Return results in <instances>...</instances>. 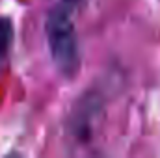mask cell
Wrapping results in <instances>:
<instances>
[{
  "label": "cell",
  "instance_id": "6da1fadb",
  "mask_svg": "<svg viewBox=\"0 0 160 158\" xmlns=\"http://www.w3.org/2000/svg\"><path fill=\"white\" fill-rule=\"evenodd\" d=\"M45 32L56 69L67 78L75 77L80 67V48L75 28V6L69 0H62L50 9Z\"/></svg>",
  "mask_w": 160,
  "mask_h": 158
},
{
  "label": "cell",
  "instance_id": "7a4b0ae2",
  "mask_svg": "<svg viewBox=\"0 0 160 158\" xmlns=\"http://www.w3.org/2000/svg\"><path fill=\"white\" fill-rule=\"evenodd\" d=\"M13 43V24L9 19L0 17V62L6 58Z\"/></svg>",
  "mask_w": 160,
  "mask_h": 158
}]
</instances>
